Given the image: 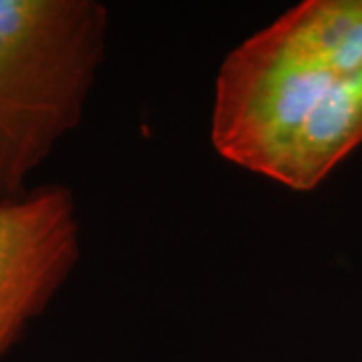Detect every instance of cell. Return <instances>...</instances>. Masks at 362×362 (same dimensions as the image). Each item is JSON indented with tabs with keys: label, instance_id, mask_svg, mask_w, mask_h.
I'll use <instances>...</instances> for the list:
<instances>
[{
	"label": "cell",
	"instance_id": "obj_3",
	"mask_svg": "<svg viewBox=\"0 0 362 362\" xmlns=\"http://www.w3.org/2000/svg\"><path fill=\"white\" fill-rule=\"evenodd\" d=\"M78 238L77 204L65 185L0 197V361L71 276Z\"/></svg>",
	"mask_w": 362,
	"mask_h": 362
},
{
	"label": "cell",
	"instance_id": "obj_2",
	"mask_svg": "<svg viewBox=\"0 0 362 362\" xmlns=\"http://www.w3.org/2000/svg\"><path fill=\"white\" fill-rule=\"evenodd\" d=\"M109 13L95 0H0V197L81 121L103 61Z\"/></svg>",
	"mask_w": 362,
	"mask_h": 362
},
{
	"label": "cell",
	"instance_id": "obj_1",
	"mask_svg": "<svg viewBox=\"0 0 362 362\" xmlns=\"http://www.w3.org/2000/svg\"><path fill=\"white\" fill-rule=\"evenodd\" d=\"M211 143L296 192L362 143V0H306L238 45L216 78Z\"/></svg>",
	"mask_w": 362,
	"mask_h": 362
}]
</instances>
